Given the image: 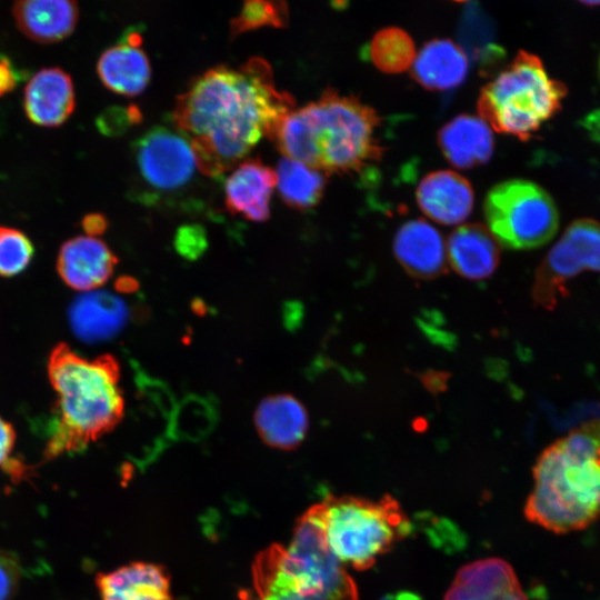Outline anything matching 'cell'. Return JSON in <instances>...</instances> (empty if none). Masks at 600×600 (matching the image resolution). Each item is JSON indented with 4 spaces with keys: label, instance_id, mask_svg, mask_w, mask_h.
Returning <instances> with one entry per match:
<instances>
[{
    "label": "cell",
    "instance_id": "cell-1",
    "mask_svg": "<svg viewBox=\"0 0 600 600\" xmlns=\"http://www.w3.org/2000/svg\"><path fill=\"white\" fill-rule=\"evenodd\" d=\"M293 109V97L277 89L270 64L253 57L238 68L218 66L197 76L178 96L172 122L190 141L199 171L217 178L262 137L274 140Z\"/></svg>",
    "mask_w": 600,
    "mask_h": 600
},
{
    "label": "cell",
    "instance_id": "cell-2",
    "mask_svg": "<svg viewBox=\"0 0 600 600\" xmlns=\"http://www.w3.org/2000/svg\"><path fill=\"white\" fill-rule=\"evenodd\" d=\"M379 124L373 108L327 89L317 101L286 116L276 142L283 157L327 174L346 173L380 159L382 148L376 137Z\"/></svg>",
    "mask_w": 600,
    "mask_h": 600
},
{
    "label": "cell",
    "instance_id": "cell-3",
    "mask_svg": "<svg viewBox=\"0 0 600 600\" xmlns=\"http://www.w3.org/2000/svg\"><path fill=\"white\" fill-rule=\"evenodd\" d=\"M48 376L57 394L48 458L79 452L121 421L124 401L112 356L86 359L60 343L49 357Z\"/></svg>",
    "mask_w": 600,
    "mask_h": 600
},
{
    "label": "cell",
    "instance_id": "cell-4",
    "mask_svg": "<svg viewBox=\"0 0 600 600\" xmlns=\"http://www.w3.org/2000/svg\"><path fill=\"white\" fill-rule=\"evenodd\" d=\"M526 518L554 533L582 530L600 519V421L546 448L533 467Z\"/></svg>",
    "mask_w": 600,
    "mask_h": 600
},
{
    "label": "cell",
    "instance_id": "cell-5",
    "mask_svg": "<svg viewBox=\"0 0 600 600\" xmlns=\"http://www.w3.org/2000/svg\"><path fill=\"white\" fill-rule=\"evenodd\" d=\"M250 600H358L346 567L329 550L314 506L296 522L290 543L271 544L252 566Z\"/></svg>",
    "mask_w": 600,
    "mask_h": 600
},
{
    "label": "cell",
    "instance_id": "cell-6",
    "mask_svg": "<svg viewBox=\"0 0 600 600\" xmlns=\"http://www.w3.org/2000/svg\"><path fill=\"white\" fill-rule=\"evenodd\" d=\"M314 508L329 550L356 570L371 568L411 531L408 516L391 496H331Z\"/></svg>",
    "mask_w": 600,
    "mask_h": 600
},
{
    "label": "cell",
    "instance_id": "cell-7",
    "mask_svg": "<svg viewBox=\"0 0 600 600\" xmlns=\"http://www.w3.org/2000/svg\"><path fill=\"white\" fill-rule=\"evenodd\" d=\"M566 94L567 88L548 74L536 54L519 51L481 89L478 112L494 131L524 141L559 111Z\"/></svg>",
    "mask_w": 600,
    "mask_h": 600
},
{
    "label": "cell",
    "instance_id": "cell-8",
    "mask_svg": "<svg viewBox=\"0 0 600 600\" xmlns=\"http://www.w3.org/2000/svg\"><path fill=\"white\" fill-rule=\"evenodd\" d=\"M489 231L510 249H531L547 243L557 232V207L538 184L512 179L498 183L484 200Z\"/></svg>",
    "mask_w": 600,
    "mask_h": 600
},
{
    "label": "cell",
    "instance_id": "cell-9",
    "mask_svg": "<svg viewBox=\"0 0 600 600\" xmlns=\"http://www.w3.org/2000/svg\"><path fill=\"white\" fill-rule=\"evenodd\" d=\"M132 151L142 184L152 194L181 190L199 171L190 141L177 128L149 129L134 141Z\"/></svg>",
    "mask_w": 600,
    "mask_h": 600
},
{
    "label": "cell",
    "instance_id": "cell-10",
    "mask_svg": "<svg viewBox=\"0 0 600 600\" xmlns=\"http://www.w3.org/2000/svg\"><path fill=\"white\" fill-rule=\"evenodd\" d=\"M583 270L600 271V223L581 219L571 223L537 271L532 296L551 309L564 283Z\"/></svg>",
    "mask_w": 600,
    "mask_h": 600
},
{
    "label": "cell",
    "instance_id": "cell-11",
    "mask_svg": "<svg viewBox=\"0 0 600 600\" xmlns=\"http://www.w3.org/2000/svg\"><path fill=\"white\" fill-rule=\"evenodd\" d=\"M443 600H527V597L507 561L486 558L462 566Z\"/></svg>",
    "mask_w": 600,
    "mask_h": 600
},
{
    "label": "cell",
    "instance_id": "cell-12",
    "mask_svg": "<svg viewBox=\"0 0 600 600\" xmlns=\"http://www.w3.org/2000/svg\"><path fill=\"white\" fill-rule=\"evenodd\" d=\"M117 257L100 239L78 236L66 241L58 254L57 270L63 282L78 291H93L112 274Z\"/></svg>",
    "mask_w": 600,
    "mask_h": 600
},
{
    "label": "cell",
    "instance_id": "cell-13",
    "mask_svg": "<svg viewBox=\"0 0 600 600\" xmlns=\"http://www.w3.org/2000/svg\"><path fill=\"white\" fill-rule=\"evenodd\" d=\"M276 183L273 169L258 158L247 159L226 180V208L249 221L263 222L270 217V198Z\"/></svg>",
    "mask_w": 600,
    "mask_h": 600
},
{
    "label": "cell",
    "instance_id": "cell-14",
    "mask_svg": "<svg viewBox=\"0 0 600 600\" xmlns=\"http://www.w3.org/2000/svg\"><path fill=\"white\" fill-rule=\"evenodd\" d=\"M417 202L430 219L457 224L471 213L474 193L470 182L451 170L428 173L418 184Z\"/></svg>",
    "mask_w": 600,
    "mask_h": 600
},
{
    "label": "cell",
    "instance_id": "cell-15",
    "mask_svg": "<svg viewBox=\"0 0 600 600\" xmlns=\"http://www.w3.org/2000/svg\"><path fill=\"white\" fill-rule=\"evenodd\" d=\"M74 104L72 79L60 68L41 69L29 80L23 92L28 119L42 127L62 124L71 116Z\"/></svg>",
    "mask_w": 600,
    "mask_h": 600
},
{
    "label": "cell",
    "instance_id": "cell-16",
    "mask_svg": "<svg viewBox=\"0 0 600 600\" xmlns=\"http://www.w3.org/2000/svg\"><path fill=\"white\" fill-rule=\"evenodd\" d=\"M141 41L140 34L131 31L100 56L98 76L111 91L137 96L148 86L151 67L146 51L141 48Z\"/></svg>",
    "mask_w": 600,
    "mask_h": 600
},
{
    "label": "cell",
    "instance_id": "cell-17",
    "mask_svg": "<svg viewBox=\"0 0 600 600\" xmlns=\"http://www.w3.org/2000/svg\"><path fill=\"white\" fill-rule=\"evenodd\" d=\"M393 252L404 270L416 278L433 279L446 269V248L440 232L422 219L410 220L397 231Z\"/></svg>",
    "mask_w": 600,
    "mask_h": 600
},
{
    "label": "cell",
    "instance_id": "cell-18",
    "mask_svg": "<svg viewBox=\"0 0 600 600\" xmlns=\"http://www.w3.org/2000/svg\"><path fill=\"white\" fill-rule=\"evenodd\" d=\"M128 308L118 296L93 290L79 296L69 310L73 333L86 342H101L113 338L124 327Z\"/></svg>",
    "mask_w": 600,
    "mask_h": 600
},
{
    "label": "cell",
    "instance_id": "cell-19",
    "mask_svg": "<svg viewBox=\"0 0 600 600\" xmlns=\"http://www.w3.org/2000/svg\"><path fill=\"white\" fill-rule=\"evenodd\" d=\"M100 600H172L170 578L156 563L131 562L97 577Z\"/></svg>",
    "mask_w": 600,
    "mask_h": 600
},
{
    "label": "cell",
    "instance_id": "cell-20",
    "mask_svg": "<svg viewBox=\"0 0 600 600\" xmlns=\"http://www.w3.org/2000/svg\"><path fill=\"white\" fill-rule=\"evenodd\" d=\"M254 424L264 443L281 450H292L306 438L309 417L303 404L294 397L274 394L259 403Z\"/></svg>",
    "mask_w": 600,
    "mask_h": 600
},
{
    "label": "cell",
    "instance_id": "cell-21",
    "mask_svg": "<svg viewBox=\"0 0 600 600\" xmlns=\"http://www.w3.org/2000/svg\"><path fill=\"white\" fill-rule=\"evenodd\" d=\"M438 144L453 167L470 169L490 160L493 136L480 117L459 114L439 130Z\"/></svg>",
    "mask_w": 600,
    "mask_h": 600
},
{
    "label": "cell",
    "instance_id": "cell-22",
    "mask_svg": "<svg viewBox=\"0 0 600 600\" xmlns=\"http://www.w3.org/2000/svg\"><path fill=\"white\" fill-rule=\"evenodd\" d=\"M20 31L39 43H53L72 33L79 19L76 1L26 0L12 7Z\"/></svg>",
    "mask_w": 600,
    "mask_h": 600
},
{
    "label": "cell",
    "instance_id": "cell-23",
    "mask_svg": "<svg viewBox=\"0 0 600 600\" xmlns=\"http://www.w3.org/2000/svg\"><path fill=\"white\" fill-rule=\"evenodd\" d=\"M448 259L460 276L481 280L496 270L500 250L496 238L480 223L458 227L448 239Z\"/></svg>",
    "mask_w": 600,
    "mask_h": 600
},
{
    "label": "cell",
    "instance_id": "cell-24",
    "mask_svg": "<svg viewBox=\"0 0 600 600\" xmlns=\"http://www.w3.org/2000/svg\"><path fill=\"white\" fill-rule=\"evenodd\" d=\"M468 69L462 48L450 39H433L416 54L411 74L423 88L444 91L461 84Z\"/></svg>",
    "mask_w": 600,
    "mask_h": 600
},
{
    "label": "cell",
    "instance_id": "cell-25",
    "mask_svg": "<svg viewBox=\"0 0 600 600\" xmlns=\"http://www.w3.org/2000/svg\"><path fill=\"white\" fill-rule=\"evenodd\" d=\"M274 172L276 186L287 206L304 210L320 202L326 188L323 172L287 157L279 160Z\"/></svg>",
    "mask_w": 600,
    "mask_h": 600
},
{
    "label": "cell",
    "instance_id": "cell-26",
    "mask_svg": "<svg viewBox=\"0 0 600 600\" xmlns=\"http://www.w3.org/2000/svg\"><path fill=\"white\" fill-rule=\"evenodd\" d=\"M416 54L411 37L397 27L381 29L369 44L371 61L380 71L387 73L406 71L412 66Z\"/></svg>",
    "mask_w": 600,
    "mask_h": 600
},
{
    "label": "cell",
    "instance_id": "cell-27",
    "mask_svg": "<svg viewBox=\"0 0 600 600\" xmlns=\"http://www.w3.org/2000/svg\"><path fill=\"white\" fill-rule=\"evenodd\" d=\"M289 9L284 1L248 0L230 21L232 38L261 27L283 28L288 24Z\"/></svg>",
    "mask_w": 600,
    "mask_h": 600
},
{
    "label": "cell",
    "instance_id": "cell-28",
    "mask_svg": "<svg viewBox=\"0 0 600 600\" xmlns=\"http://www.w3.org/2000/svg\"><path fill=\"white\" fill-rule=\"evenodd\" d=\"M33 246L20 230L0 226V276L22 272L33 257Z\"/></svg>",
    "mask_w": 600,
    "mask_h": 600
},
{
    "label": "cell",
    "instance_id": "cell-29",
    "mask_svg": "<svg viewBox=\"0 0 600 600\" xmlns=\"http://www.w3.org/2000/svg\"><path fill=\"white\" fill-rule=\"evenodd\" d=\"M141 113L134 106L128 108L112 107L106 109L97 118L99 131L107 136H117L123 132L128 126L139 122Z\"/></svg>",
    "mask_w": 600,
    "mask_h": 600
},
{
    "label": "cell",
    "instance_id": "cell-30",
    "mask_svg": "<svg viewBox=\"0 0 600 600\" xmlns=\"http://www.w3.org/2000/svg\"><path fill=\"white\" fill-rule=\"evenodd\" d=\"M174 247L178 253L188 260L199 258L207 248L204 229L198 224L179 228L174 238Z\"/></svg>",
    "mask_w": 600,
    "mask_h": 600
},
{
    "label": "cell",
    "instance_id": "cell-31",
    "mask_svg": "<svg viewBox=\"0 0 600 600\" xmlns=\"http://www.w3.org/2000/svg\"><path fill=\"white\" fill-rule=\"evenodd\" d=\"M21 577L18 559L8 551L0 550V600H10Z\"/></svg>",
    "mask_w": 600,
    "mask_h": 600
},
{
    "label": "cell",
    "instance_id": "cell-32",
    "mask_svg": "<svg viewBox=\"0 0 600 600\" xmlns=\"http://www.w3.org/2000/svg\"><path fill=\"white\" fill-rule=\"evenodd\" d=\"M19 73L10 60L0 56V97L11 92L18 84Z\"/></svg>",
    "mask_w": 600,
    "mask_h": 600
},
{
    "label": "cell",
    "instance_id": "cell-33",
    "mask_svg": "<svg viewBox=\"0 0 600 600\" xmlns=\"http://www.w3.org/2000/svg\"><path fill=\"white\" fill-rule=\"evenodd\" d=\"M14 440L16 433L11 424L0 417V468L9 462Z\"/></svg>",
    "mask_w": 600,
    "mask_h": 600
},
{
    "label": "cell",
    "instance_id": "cell-34",
    "mask_svg": "<svg viewBox=\"0 0 600 600\" xmlns=\"http://www.w3.org/2000/svg\"><path fill=\"white\" fill-rule=\"evenodd\" d=\"M107 224V219L100 213H89L82 219L83 230L94 238L106 231Z\"/></svg>",
    "mask_w": 600,
    "mask_h": 600
},
{
    "label": "cell",
    "instance_id": "cell-35",
    "mask_svg": "<svg viewBox=\"0 0 600 600\" xmlns=\"http://www.w3.org/2000/svg\"><path fill=\"white\" fill-rule=\"evenodd\" d=\"M580 126L586 129L592 140L600 143V108L588 113Z\"/></svg>",
    "mask_w": 600,
    "mask_h": 600
},
{
    "label": "cell",
    "instance_id": "cell-36",
    "mask_svg": "<svg viewBox=\"0 0 600 600\" xmlns=\"http://www.w3.org/2000/svg\"><path fill=\"white\" fill-rule=\"evenodd\" d=\"M382 600H422L420 596L411 591H397L387 594Z\"/></svg>",
    "mask_w": 600,
    "mask_h": 600
},
{
    "label": "cell",
    "instance_id": "cell-37",
    "mask_svg": "<svg viewBox=\"0 0 600 600\" xmlns=\"http://www.w3.org/2000/svg\"><path fill=\"white\" fill-rule=\"evenodd\" d=\"M120 281L121 282H119V287L121 288L122 291H132L137 288V283L134 282L133 279L124 278V279H121Z\"/></svg>",
    "mask_w": 600,
    "mask_h": 600
},
{
    "label": "cell",
    "instance_id": "cell-38",
    "mask_svg": "<svg viewBox=\"0 0 600 600\" xmlns=\"http://www.w3.org/2000/svg\"><path fill=\"white\" fill-rule=\"evenodd\" d=\"M583 3L588 6H599L600 1H584Z\"/></svg>",
    "mask_w": 600,
    "mask_h": 600
},
{
    "label": "cell",
    "instance_id": "cell-39",
    "mask_svg": "<svg viewBox=\"0 0 600 600\" xmlns=\"http://www.w3.org/2000/svg\"><path fill=\"white\" fill-rule=\"evenodd\" d=\"M599 69H600V60H599Z\"/></svg>",
    "mask_w": 600,
    "mask_h": 600
}]
</instances>
